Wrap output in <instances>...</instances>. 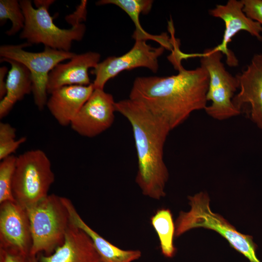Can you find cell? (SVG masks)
Here are the masks:
<instances>
[{
	"label": "cell",
	"instance_id": "1",
	"mask_svg": "<svg viewBox=\"0 0 262 262\" xmlns=\"http://www.w3.org/2000/svg\"><path fill=\"white\" fill-rule=\"evenodd\" d=\"M181 62H171L179 71L176 75L137 77L128 98L164 120L171 131L183 123L193 112L204 110L207 106V71L201 66L187 70Z\"/></svg>",
	"mask_w": 262,
	"mask_h": 262
},
{
	"label": "cell",
	"instance_id": "7",
	"mask_svg": "<svg viewBox=\"0 0 262 262\" xmlns=\"http://www.w3.org/2000/svg\"><path fill=\"white\" fill-rule=\"evenodd\" d=\"M189 58H200V66L207 71L209 82L207 93V101L211 102L204 110L213 119L223 120L240 114L232 99L239 84L236 76L225 68L222 58L223 54L213 48L200 53L189 54Z\"/></svg>",
	"mask_w": 262,
	"mask_h": 262
},
{
	"label": "cell",
	"instance_id": "14",
	"mask_svg": "<svg viewBox=\"0 0 262 262\" xmlns=\"http://www.w3.org/2000/svg\"><path fill=\"white\" fill-rule=\"evenodd\" d=\"M100 55L96 52L76 54L64 64L59 63L49 72L47 90L48 94L62 87L91 84L88 69L95 68L99 63Z\"/></svg>",
	"mask_w": 262,
	"mask_h": 262
},
{
	"label": "cell",
	"instance_id": "26",
	"mask_svg": "<svg viewBox=\"0 0 262 262\" xmlns=\"http://www.w3.org/2000/svg\"><path fill=\"white\" fill-rule=\"evenodd\" d=\"M16 130L7 123H0V145L15 140Z\"/></svg>",
	"mask_w": 262,
	"mask_h": 262
},
{
	"label": "cell",
	"instance_id": "11",
	"mask_svg": "<svg viewBox=\"0 0 262 262\" xmlns=\"http://www.w3.org/2000/svg\"><path fill=\"white\" fill-rule=\"evenodd\" d=\"M243 8L242 0H229L226 4H217L209 11L210 15L221 19L225 23L222 42L213 49L226 56V63L230 66L238 65L236 57L228 47V44L237 33L245 31L259 41H262V26L247 17Z\"/></svg>",
	"mask_w": 262,
	"mask_h": 262
},
{
	"label": "cell",
	"instance_id": "8",
	"mask_svg": "<svg viewBox=\"0 0 262 262\" xmlns=\"http://www.w3.org/2000/svg\"><path fill=\"white\" fill-rule=\"evenodd\" d=\"M31 46L26 42L19 45H3L0 47V56L17 61L31 72L32 93L35 104L42 110L48 101L47 85L49 74L60 62L70 59L77 54L45 47L43 51L33 52L23 49Z\"/></svg>",
	"mask_w": 262,
	"mask_h": 262
},
{
	"label": "cell",
	"instance_id": "21",
	"mask_svg": "<svg viewBox=\"0 0 262 262\" xmlns=\"http://www.w3.org/2000/svg\"><path fill=\"white\" fill-rule=\"evenodd\" d=\"M8 19L12 23V27L6 32L9 36L15 35L23 30L25 18L19 1L16 0H0V22L2 25Z\"/></svg>",
	"mask_w": 262,
	"mask_h": 262
},
{
	"label": "cell",
	"instance_id": "2",
	"mask_svg": "<svg viewBox=\"0 0 262 262\" xmlns=\"http://www.w3.org/2000/svg\"><path fill=\"white\" fill-rule=\"evenodd\" d=\"M115 108L132 129L138 163L135 182L144 195L159 200L165 196L169 177L164 147L171 130L162 119L128 98L115 102Z\"/></svg>",
	"mask_w": 262,
	"mask_h": 262
},
{
	"label": "cell",
	"instance_id": "22",
	"mask_svg": "<svg viewBox=\"0 0 262 262\" xmlns=\"http://www.w3.org/2000/svg\"><path fill=\"white\" fill-rule=\"evenodd\" d=\"M16 157L11 155L0 163V204L7 201H16L12 193V182Z\"/></svg>",
	"mask_w": 262,
	"mask_h": 262
},
{
	"label": "cell",
	"instance_id": "24",
	"mask_svg": "<svg viewBox=\"0 0 262 262\" xmlns=\"http://www.w3.org/2000/svg\"><path fill=\"white\" fill-rule=\"evenodd\" d=\"M26 137H22L18 140H14L0 145V160H2L11 155L12 153L15 152L19 146L26 141Z\"/></svg>",
	"mask_w": 262,
	"mask_h": 262
},
{
	"label": "cell",
	"instance_id": "25",
	"mask_svg": "<svg viewBox=\"0 0 262 262\" xmlns=\"http://www.w3.org/2000/svg\"><path fill=\"white\" fill-rule=\"evenodd\" d=\"M28 257L14 250L0 247V262H27Z\"/></svg>",
	"mask_w": 262,
	"mask_h": 262
},
{
	"label": "cell",
	"instance_id": "15",
	"mask_svg": "<svg viewBox=\"0 0 262 262\" xmlns=\"http://www.w3.org/2000/svg\"><path fill=\"white\" fill-rule=\"evenodd\" d=\"M71 221V220H70ZM39 262H102L90 238L71 221L62 245Z\"/></svg>",
	"mask_w": 262,
	"mask_h": 262
},
{
	"label": "cell",
	"instance_id": "27",
	"mask_svg": "<svg viewBox=\"0 0 262 262\" xmlns=\"http://www.w3.org/2000/svg\"><path fill=\"white\" fill-rule=\"evenodd\" d=\"M8 68L6 66L0 68V99H2L6 93V74Z\"/></svg>",
	"mask_w": 262,
	"mask_h": 262
},
{
	"label": "cell",
	"instance_id": "20",
	"mask_svg": "<svg viewBox=\"0 0 262 262\" xmlns=\"http://www.w3.org/2000/svg\"><path fill=\"white\" fill-rule=\"evenodd\" d=\"M150 221L158 237L162 253L165 257H173L176 251L174 245L175 225L170 210L165 208L157 210Z\"/></svg>",
	"mask_w": 262,
	"mask_h": 262
},
{
	"label": "cell",
	"instance_id": "4",
	"mask_svg": "<svg viewBox=\"0 0 262 262\" xmlns=\"http://www.w3.org/2000/svg\"><path fill=\"white\" fill-rule=\"evenodd\" d=\"M30 221L32 245L30 255L43 252L49 256L62 245L71 221L62 197L48 195L26 210Z\"/></svg>",
	"mask_w": 262,
	"mask_h": 262
},
{
	"label": "cell",
	"instance_id": "28",
	"mask_svg": "<svg viewBox=\"0 0 262 262\" xmlns=\"http://www.w3.org/2000/svg\"><path fill=\"white\" fill-rule=\"evenodd\" d=\"M27 262H39L36 256L29 255L27 257Z\"/></svg>",
	"mask_w": 262,
	"mask_h": 262
},
{
	"label": "cell",
	"instance_id": "9",
	"mask_svg": "<svg viewBox=\"0 0 262 262\" xmlns=\"http://www.w3.org/2000/svg\"><path fill=\"white\" fill-rule=\"evenodd\" d=\"M147 41L137 40L132 48L119 56H110L99 62L91 71L95 75L93 83L94 89H104L106 83L119 73L126 70L145 67L154 73L159 69L158 59L165 48L161 46L152 47Z\"/></svg>",
	"mask_w": 262,
	"mask_h": 262
},
{
	"label": "cell",
	"instance_id": "23",
	"mask_svg": "<svg viewBox=\"0 0 262 262\" xmlns=\"http://www.w3.org/2000/svg\"><path fill=\"white\" fill-rule=\"evenodd\" d=\"M243 11L252 20L262 26V0H241Z\"/></svg>",
	"mask_w": 262,
	"mask_h": 262
},
{
	"label": "cell",
	"instance_id": "17",
	"mask_svg": "<svg viewBox=\"0 0 262 262\" xmlns=\"http://www.w3.org/2000/svg\"><path fill=\"white\" fill-rule=\"evenodd\" d=\"M63 200L71 221L90 238L102 262H132L141 257L139 250L122 249L104 239L83 220L70 200L63 197Z\"/></svg>",
	"mask_w": 262,
	"mask_h": 262
},
{
	"label": "cell",
	"instance_id": "3",
	"mask_svg": "<svg viewBox=\"0 0 262 262\" xmlns=\"http://www.w3.org/2000/svg\"><path fill=\"white\" fill-rule=\"evenodd\" d=\"M188 198L191 209L180 213L175 223V237L196 228L212 229L225 238L232 248L249 262H261L256 255L257 246L253 242V237L241 233L221 215L213 213L207 193L201 192Z\"/></svg>",
	"mask_w": 262,
	"mask_h": 262
},
{
	"label": "cell",
	"instance_id": "13",
	"mask_svg": "<svg viewBox=\"0 0 262 262\" xmlns=\"http://www.w3.org/2000/svg\"><path fill=\"white\" fill-rule=\"evenodd\" d=\"M32 245L27 211L16 201L0 204V247L28 257Z\"/></svg>",
	"mask_w": 262,
	"mask_h": 262
},
{
	"label": "cell",
	"instance_id": "18",
	"mask_svg": "<svg viewBox=\"0 0 262 262\" xmlns=\"http://www.w3.org/2000/svg\"><path fill=\"white\" fill-rule=\"evenodd\" d=\"M11 66L6 78V93L0 101V118L6 116L16 102L32 92V78L30 71L23 64L11 59L2 58Z\"/></svg>",
	"mask_w": 262,
	"mask_h": 262
},
{
	"label": "cell",
	"instance_id": "12",
	"mask_svg": "<svg viewBox=\"0 0 262 262\" xmlns=\"http://www.w3.org/2000/svg\"><path fill=\"white\" fill-rule=\"evenodd\" d=\"M239 92L232 102L240 114L245 113L262 129V53L253 55L246 68L236 76Z\"/></svg>",
	"mask_w": 262,
	"mask_h": 262
},
{
	"label": "cell",
	"instance_id": "19",
	"mask_svg": "<svg viewBox=\"0 0 262 262\" xmlns=\"http://www.w3.org/2000/svg\"><path fill=\"white\" fill-rule=\"evenodd\" d=\"M153 3V1L151 0H100L96 4L97 5L114 4L125 11L134 24L135 30L132 37L135 40L152 39L158 42L165 49L171 50L172 48L171 40L166 33L160 35H151L142 28L140 23V15L147 14L151 9Z\"/></svg>",
	"mask_w": 262,
	"mask_h": 262
},
{
	"label": "cell",
	"instance_id": "5",
	"mask_svg": "<svg viewBox=\"0 0 262 262\" xmlns=\"http://www.w3.org/2000/svg\"><path fill=\"white\" fill-rule=\"evenodd\" d=\"M34 8L31 0H21L19 3L25 18L24 27L19 37L26 39L30 45L42 44L45 47L70 51L74 41L83 38L85 26L82 23L69 29H61L54 23L49 8L53 0H34Z\"/></svg>",
	"mask_w": 262,
	"mask_h": 262
},
{
	"label": "cell",
	"instance_id": "10",
	"mask_svg": "<svg viewBox=\"0 0 262 262\" xmlns=\"http://www.w3.org/2000/svg\"><path fill=\"white\" fill-rule=\"evenodd\" d=\"M115 103L113 96L104 89H94L71 122L72 129L88 138L100 134L114 123Z\"/></svg>",
	"mask_w": 262,
	"mask_h": 262
},
{
	"label": "cell",
	"instance_id": "6",
	"mask_svg": "<svg viewBox=\"0 0 262 262\" xmlns=\"http://www.w3.org/2000/svg\"><path fill=\"white\" fill-rule=\"evenodd\" d=\"M54 181L50 161L43 150H30L16 157L12 193L16 201L25 209L46 197Z\"/></svg>",
	"mask_w": 262,
	"mask_h": 262
},
{
	"label": "cell",
	"instance_id": "16",
	"mask_svg": "<svg viewBox=\"0 0 262 262\" xmlns=\"http://www.w3.org/2000/svg\"><path fill=\"white\" fill-rule=\"evenodd\" d=\"M94 90L93 83L63 86L50 94L46 106L60 125H70Z\"/></svg>",
	"mask_w": 262,
	"mask_h": 262
}]
</instances>
